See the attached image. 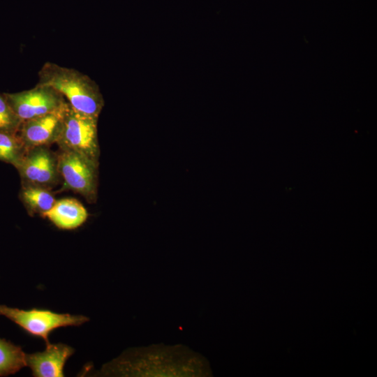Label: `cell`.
I'll use <instances>...</instances> for the list:
<instances>
[{
    "instance_id": "1",
    "label": "cell",
    "mask_w": 377,
    "mask_h": 377,
    "mask_svg": "<svg viewBox=\"0 0 377 377\" xmlns=\"http://www.w3.org/2000/svg\"><path fill=\"white\" fill-rule=\"evenodd\" d=\"M205 360L183 347L154 346L131 352L108 364L107 374L122 376H198L207 374Z\"/></svg>"
},
{
    "instance_id": "2",
    "label": "cell",
    "mask_w": 377,
    "mask_h": 377,
    "mask_svg": "<svg viewBox=\"0 0 377 377\" xmlns=\"http://www.w3.org/2000/svg\"><path fill=\"white\" fill-rule=\"evenodd\" d=\"M37 84L49 86L59 92L73 110L98 117L104 105L98 85L76 69L45 62L38 72Z\"/></svg>"
},
{
    "instance_id": "3",
    "label": "cell",
    "mask_w": 377,
    "mask_h": 377,
    "mask_svg": "<svg viewBox=\"0 0 377 377\" xmlns=\"http://www.w3.org/2000/svg\"><path fill=\"white\" fill-rule=\"evenodd\" d=\"M98 117L73 110L69 105L56 142L59 149L77 152L99 163Z\"/></svg>"
},
{
    "instance_id": "4",
    "label": "cell",
    "mask_w": 377,
    "mask_h": 377,
    "mask_svg": "<svg viewBox=\"0 0 377 377\" xmlns=\"http://www.w3.org/2000/svg\"><path fill=\"white\" fill-rule=\"evenodd\" d=\"M59 172L67 188L83 196L89 203L97 199L99 163L73 151L59 149Z\"/></svg>"
},
{
    "instance_id": "5",
    "label": "cell",
    "mask_w": 377,
    "mask_h": 377,
    "mask_svg": "<svg viewBox=\"0 0 377 377\" xmlns=\"http://www.w3.org/2000/svg\"><path fill=\"white\" fill-rule=\"evenodd\" d=\"M0 315L6 316L32 336L50 343L49 335L53 330L68 326H80L89 320L82 315L59 313L47 309L22 310L0 304Z\"/></svg>"
},
{
    "instance_id": "6",
    "label": "cell",
    "mask_w": 377,
    "mask_h": 377,
    "mask_svg": "<svg viewBox=\"0 0 377 377\" xmlns=\"http://www.w3.org/2000/svg\"><path fill=\"white\" fill-rule=\"evenodd\" d=\"M17 170L22 186H33L51 190L61 179L57 153L47 146L27 149Z\"/></svg>"
},
{
    "instance_id": "7",
    "label": "cell",
    "mask_w": 377,
    "mask_h": 377,
    "mask_svg": "<svg viewBox=\"0 0 377 377\" xmlns=\"http://www.w3.org/2000/svg\"><path fill=\"white\" fill-rule=\"evenodd\" d=\"M8 104L22 121L38 117L53 112L67 101L54 89L36 84L31 89L15 93H3Z\"/></svg>"
},
{
    "instance_id": "8",
    "label": "cell",
    "mask_w": 377,
    "mask_h": 377,
    "mask_svg": "<svg viewBox=\"0 0 377 377\" xmlns=\"http://www.w3.org/2000/svg\"><path fill=\"white\" fill-rule=\"evenodd\" d=\"M68 106L67 102L53 112L22 121L18 135L27 149L57 142Z\"/></svg>"
},
{
    "instance_id": "9",
    "label": "cell",
    "mask_w": 377,
    "mask_h": 377,
    "mask_svg": "<svg viewBox=\"0 0 377 377\" xmlns=\"http://www.w3.org/2000/svg\"><path fill=\"white\" fill-rule=\"evenodd\" d=\"M73 353L70 346L50 343L44 351L26 354V366L35 377H63L66 362Z\"/></svg>"
},
{
    "instance_id": "10",
    "label": "cell",
    "mask_w": 377,
    "mask_h": 377,
    "mask_svg": "<svg viewBox=\"0 0 377 377\" xmlns=\"http://www.w3.org/2000/svg\"><path fill=\"white\" fill-rule=\"evenodd\" d=\"M61 230H74L81 226L88 218L86 208L74 198L56 200L53 207L41 215Z\"/></svg>"
},
{
    "instance_id": "11",
    "label": "cell",
    "mask_w": 377,
    "mask_h": 377,
    "mask_svg": "<svg viewBox=\"0 0 377 377\" xmlns=\"http://www.w3.org/2000/svg\"><path fill=\"white\" fill-rule=\"evenodd\" d=\"M19 198L30 216H40L49 211L54 205L56 199L47 188L26 186H22Z\"/></svg>"
},
{
    "instance_id": "12",
    "label": "cell",
    "mask_w": 377,
    "mask_h": 377,
    "mask_svg": "<svg viewBox=\"0 0 377 377\" xmlns=\"http://www.w3.org/2000/svg\"><path fill=\"white\" fill-rule=\"evenodd\" d=\"M27 151L18 133L0 131V161L11 164L17 169Z\"/></svg>"
},
{
    "instance_id": "13",
    "label": "cell",
    "mask_w": 377,
    "mask_h": 377,
    "mask_svg": "<svg viewBox=\"0 0 377 377\" xmlns=\"http://www.w3.org/2000/svg\"><path fill=\"white\" fill-rule=\"evenodd\" d=\"M26 366V354L22 348L0 339V376L13 374Z\"/></svg>"
},
{
    "instance_id": "14",
    "label": "cell",
    "mask_w": 377,
    "mask_h": 377,
    "mask_svg": "<svg viewBox=\"0 0 377 377\" xmlns=\"http://www.w3.org/2000/svg\"><path fill=\"white\" fill-rule=\"evenodd\" d=\"M22 121L13 110L3 93H0V131L18 133Z\"/></svg>"
}]
</instances>
